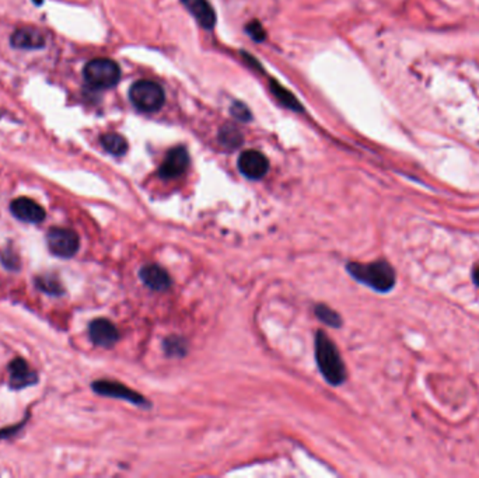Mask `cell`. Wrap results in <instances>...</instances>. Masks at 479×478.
<instances>
[{"instance_id":"cell-1","label":"cell","mask_w":479,"mask_h":478,"mask_svg":"<svg viewBox=\"0 0 479 478\" xmlns=\"http://www.w3.org/2000/svg\"><path fill=\"white\" fill-rule=\"evenodd\" d=\"M315 360L321 374L329 384L340 385L346 380V369L339 350L322 331L315 334Z\"/></svg>"},{"instance_id":"cell-2","label":"cell","mask_w":479,"mask_h":478,"mask_svg":"<svg viewBox=\"0 0 479 478\" xmlns=\"http://www.w3.org/2000/svg\"><path fill=\"white\" fill-rule=\"evenodd\" d=\"M346 268L356 280L377 292H388L395 285V271L387 261H375L370 264L350 262Z\"/></svg>"},{"instance_id":"cell-3","label":"cell","mask_w":479,"mask_h":478,"mask_svg":"<svg viewBox=\"0 0 479 478\" xmlns=\"http://www.w3.org/2000/svg\"><path fill=\"white\" fill-rule=\"evenodd\" d=\"M129 98L139 111L151 114L162 107L165 95L158 83L151 80H139L132 84Z\"/></svg>"},{"instance_id":"cell-4","label":"cell","mask_w":479,"mask_h":478,"mask_svg":"<svg viewBox=\"0 0 479 478\" xmlns=\"http://www.w3.org/2000/svg\"><path fill=\"white\" fill-rule=\"evenodd\" d=\"M84 78L94 88H111L120 78V69L116 62L106 57L90 60L84 67Z\"/></svg>"},{"instance_id":"cell-5","label":"cell","mask_w":479,"mask_h":478,"mask_svg":"<svg viewBox=\"0 0 479 478\" xmlns=\"http://www.w3.org/2000/svg\"><path fill=\"white\" fill-rule=\"evenodd\" d=\"M46 241L50 252L59 258L73 257L80 247L78 235L64 227H50L46 234Z\"/></svg>"},{"instance_id":"cell-6","label":"cell","mask_w":479,"mask_h":478,"mask_svg":"<svg viewBox=\"0 0 479 478\" xmlns=\"http://www.w3.org/2000/svg\"><path fill=\"white\" fill-rule=\"evenodd\" d=\"M92 390L101 395H106V397H112V398H120L125 401H129L134 405H140V407H148V402L146 401V398L133 391L132 388L118 383V381H109V380H98L95 383H92Z\"/></svg>"},{"instance_id":"cell-7","label":"cell","mask_w":479,"mask_h":478,"mask_svg":"<svg viewBox=\"0 0 479 478\" xmlns=\"http://www.w3.org/2000/svg\"><path fill=\"white\" fill-rule=\"evenodd\" d=\"M238 170L249 179H261L269 170V161L258 150H245L238 158Z\"/></svg>"},{"instance_id":"cell-8","label":"cell","mask_w":479,"mask_h":478,"mask_svg":"<svg viewBox=\"0 0 479 478\" xmlns=\"http://www.w3.org/2000/svg\"><path fill=\"white\" fill-rule=\"evenodd\" d=\"M188 165H189V154L185 147L178 146V147L171 149L167 153L162 164L158 168V174L164 179L176 178L186 171Z\"/></svg>"},{"instance_id":"cell-9","label":"cell","mask_w":479,"mask_h":478,"mask_svg":"<svg viewBox=\"0 0 479 478\" xmlns=\"http://www.w3.org/2000/svg\"><path fill=\"white\" fill-rule=\"evenodd\" d=\"M11 213L25 223H41L45 219V209L34 199L21 196L10 203Z\"/></svg>"},{"instance_id":"cell-10","label":"cell","mask_w":479,"mask_h":478,"mask_svg":"<svg viewBox=\"0 0 479 478\" xmlns=\"http://www.w3.org/2000/svg\"><path fill=\"white\" fill-rule=\"evenodd\" d=\"M88 335H90V339L95 345L104 346V348L113 346L116 341L119 339L116 327L109 320H105V318H97L91 321L88 327Z\"/></svg>"},{"instance_id":"cell-11","label":"cell","mask_w":479,"mask_h":478,"mask_svg":"<svg viewBox=\"0 0 479 478\" xmlns=\"http://www.w3.org/2000/svg\"><path fill=\"white\" fill-rule=\"evenodd\" d=\"M139 276L147 287L157 290V292L167 290L171 286V279L167 271L154 264L141 266L139 271Z\"/></svg>"},{"instance_id":"cell-12","label":"cell","mask_w":479,"mask_h":478,"mask_svg":"<svg viewBox=\"0 0 479 478\" xmlns=\"http://www.w3.org/2000/svg\"><path fill=\"white\" fill-rule=\"evenodd\" d=\"M8 371H10V385L13 388H24L27 385L35 384L38 377L34 370L29 369L28 363L17 357L8 364Z\"/></svg>"},{"instance_id":"cell-13","label":"cell","mask_w":479,"mask_h":478,"mask_svg":"<svg viewBox=\"0 0 479 478\" xmlns=\"http://www.w3.org/2000/svg\"><path fill=\"white\" fill-rule=\"evenodd\" d=\"M182 4L193 15L197 24L206 29H211L216 24V14L207 0H182Z\"/></svg>"},{"instance_id":"cell-14","label":"cell","mask_w":479,"mask_h":478,"mask_svg":"<svg viewBox=\"0 0 479 478\" xmlns=\"http://www.w3.org/2000/svg\"><path fill=\"white\" fill-rule=\"evenodd\" d=\"M11 45L20 49H39L45 45V36L36 28L22 27L13 34Z\"/></svg>"},{"instance_id":"cell-15","label":"cell","mask_w":479,"mask_h":478,"mask_svg":"<svg viewBox=\"0 0 479 478\" xmlns=\"http://www.w3.org/2000/svg\"><path fill=\"white\" fill-rule=\"evenodd\" d=\"M99 140L102 147L113 156H123L127 150L126 139L118 133H105L101 136Z\"/></svg>"},{"instance_id":"cell-16","label":"cell","mask_w":479,"mask_h":478,"mask_svg":"<svg viewBox=\"0 0 479 478\" xmlns=\"http://www.w3.org/2000/svg\"><path fill=\"white\" fill-rule=\"evenodd\" d=\"M270 90H272V94L283 104L286 105L287 108H291V109H301L297 98L290 94L286 88H283L277 81H270Z\"/></svg>"},{"instance_id":"cell-17","label":"cell","mask_w":479,"mask_h":478,"mask_svg":"<svg viewBox=\"0 0 479 478\" xmlns=\"http://www.w3.org/2000/svg\"><path fill=\"white\" fill-rule=\"evenodd\" d=\"M35 285L49 294H60L63 292V287L55 275H41L35 279Z\"/></svg>"},{"instance_id":"cell-18","label":"cell","mask_w":479,"mask_h":478,"mask_svg":"<svg viewBox=\"0 0 479 478\" xmlns=\"http://www.w3.org/2000/svg\"><path fill=\"white\" fill-rule=\"evenodd\" d=\"M315 315H317L322 322L328 324L329 327L338 328V327L342 325V318H340V315H339L335 310H332L331 307H328V306H325V304H318V306H315Z\"/></svg>"},{"instance_id":"cell-19","label":"cell","mask_w":479,"mask_h":478,"mask_svg":"<svg viewBox=\"0 0 479 478\" xmlns=\"http://www.w3.org/2000/svg\"><path fill=\"white\" fill-rule=\"evenodd\" d=\"M220 142L225 146V147H230V149H235L237 146L241 144L242 142V136H241V132L234 128V126H225L221 129L220 132Z\"/></svg>"},{"instance_id":"cell-20","label":"cell","mask_w":479,"mask_h":478,"mask_svg":"<svg viewBox=\"0 0 479 478\" xmlns=\"http://www.w3.org/2000/svg\"><path fill=\"white\" fill-rule=\"evenodd\" d=\"M164 346H165V352L171 356H174V355L181 356L185 353V342L181 338L171 336L164 342Z\"/></svg>"},{"instance_id":"cell-21","label":"cell","mask_w":479,"mask_h":478,"mask_svg":"<svg viewBox=\"0 0 479 478\" xmlns=\"http://www.w3.org/2000/svg\"><path fill=\"white\" fill-rule=\"evenodd\" d=\"M247 31H248V34H249L255 41H262V39L265 38V29H263V27H262L259 22H256V21L249 22L248 27H247Z\"/></svg>"},{"instance_id":"cell-22","label":"cell","mask_w":479,"mask_h":478,"mask_svg":"<svg viewBox=\"0 0 479 478\" xmlns=\"http://www.w3.org/2000/svg\"><path fill=\"white\" fill-rule=\"evenodd\" d=\"M231 111H232V115L240 119V121H249L251 118V114L248 111V108L241 104V102H235L232 107H231Z\"/></svg>"},{"instance_id":"cell-23","label":"cell","mask_w":479,"mask_h":478,"mask_svg":"<svg viewBox=\"0 0 479 478\" xmlns=\"http://www.w3.org/2000/svg\"><path fill=\"white\" fill-rule=\"evenodd\" d=\"M473 282L479 286V266L473 271Z\"/></svg>"}]
</instances>
